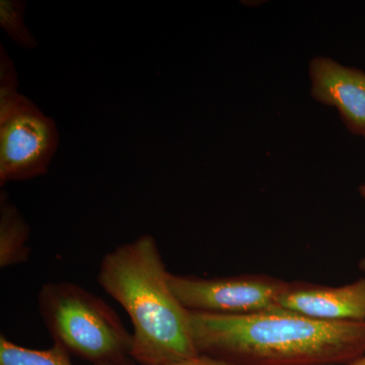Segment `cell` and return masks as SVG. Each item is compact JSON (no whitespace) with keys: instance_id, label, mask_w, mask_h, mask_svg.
Listing matches in <instances>:
<instances>
[{"instance_id":"cell-1","label":"cell","mask_w":365,"mask_h":365,"mask_svg":"<svg viewBox=\"0 0 365 365\" xmlns=\"http://www.w3.org/2000/svg\"><path fill=\"white\" fill-rule=\"evenodd\" d=\"M190 327L198 354L234 365H349L365 353V323L319 321L283 309L190 313Z\"/></svg>"},{"instance_id":"cell-2","label":"cell","mask_w":365,"mask_h":365,"mask_svg":"<svg viewBox=\"0 0 365 365\" xmlns=\"http://www.w3.org/2000/svg\"><path fill=\"white\" fill-rule=\"evenodd\" d=\"M155 237L143 235L108 252L100 287L131 321L130 357L140 365H169L196 356L187 311L173 292Z\"/></svg>"},{"instance_id":"cell-3","label":"cell","mask_w":365,"mask_h":365,"mask_svg":"<svg viewBox=\"0 0 365 365\" xmlns=\"http://www.w3.org/2000/svg\"><path fill=\"white\" fill-rule=\"evenodd\" d=\"M38 309L54 344L93 365L130 356L132 334L104 299L69 281L40 288Z\"/></svg>"},{"instance_id":"cell-4","label":"cell","mask_w":365,"mask_h":365,"mask_svg":"<svg viewBox=\"0 0 365 365\" xmlns=\"http://www.w3.org/2000/svg\"><path fill=\"white\" fill-rule=\"evenodd\" d=\"M54 120L20 93L0 96V185L48 173L58 150Z\"/></svg>"},{"instance_id":"cell-5","label":"cell","mask_w":365,"mask_h":365,"mask_svg":"<svg viewBox=\"0 0 365 365\" xmlns=\"http://www.w3.org/2000/svg\"><path fill=\"white\" fill-rule=\"evenodd\" d=\"M173 292L190 313L242 316L277 311L287 281L264 274L202 278L170 273Z\"/></svg>"},{"instance_id":"cell-6","label":"cell","mask_w":365,"mask_h":365,"mask_svg":"<svg viewBox=\"0 0 365 365\" xmlns=\"http://www.w3.org/2000/svg\"><path fill=\"white\" fill-rule=\"evenodd\" d=\"M278 307L319 321L365 323V278L342 287L288 282Z\"/></svg>"},{"instance_id":"cell-7","label":"cell","mask_w":365,"mask_h":365,"mask_svg":"<svg viewBox=\"0 0 365 365\" xmlns=\"http://www.w3.org/2000/svg\"><path fill=\"white\" fill-rule=\"evenodd\" d=\"M309 71L313 97L337 108L347 128L365 137L364 72L323 57L312 61Z\"/></svg>"},{"instance_id":"cell-8","label":"cell","mask_w":365,"mask_h":365,"mask_svg":"<svg viewBox=\"0 0 365 365\" xmlns=\"http://www.w3.org/2000/svg\"><path fill=\"white\" fill-rule=\"evenodd\" d=\"M31 230L19 209L9 200L6 191L0 193V267L26 263L30 258L28 246Z\"/></svg>"},{"instance_id":"cell-9","label":"cell","mask_w":365,"mask_h":365,"mask_svg":"<svg viewBox=\"0 0 365 365\" xmlns=\"http://www.w3.org/2000/svg\"><path fill=\"white\" fill-rule=\"evenodd\" d=\"M0 365H72L69 353L53 344L45 350L30 349L0 336Z\"/></svg>"},{"instance_id":"cell-10","label":"cell","mask_w":365,"mask_h":365,"mask_svg":"<svg viewBox=\"0 0 365 365\" xmlns=\"http://www.w3.org/2000/svg\"><path fill=\"white\" fill-rule=\"evenodd\" d=\"M26 4L23 0L0 1V26L9 39L26 50L36 49L38 41L25 23Z\"/></svg>"},{"instance_id":"cell-11","label":"cell","mask_w":365,"mask_h":365,"mask_svg":"<svg viewBox=\"0 0 365 365\" xmlns=\"http://www.w3.org/2000/svg\"><path fill=\"white\" fill-rule=\"evenodd\" d=\"M169 365H234L228 364L223 360L215 359V357L207 356V355L198 354L196 356L190 357V359L181 360V361L175 362Z\"/></svg>"},{"instance_id":"cell-12","label":"cell","mask_w":365,"mask_h":365,"mask_svg":"<svg viewBox=\"0 0 365 365\" xmlns=\"http://www.w3.org/2000/svg\"><path fill=\"white\" fill-rule=\"evenodd\" d=\"M130 356L120 357V359L109 360L96 365H134L130 361Z\"/></svg>"},{"instance_id":"cell-13","label":"cell","mask_w":365,"mask_h":365,"mask_svg":"<svg viewBox=\"0 0 365 365\" xmlns=\"http://www.w3.org/2000/svg\"><path fill=\"white\" fill-rule=\"evenodd\" d=\"M349 365H365V353L359 359L355 360V361H353Z\"/></svg>"},{"instance_id":"cell-14","label":"cell","mask_w":365,"mask_h":365,"mask_svg":"<svg viewBox=\"0 0 365 365\" xmlns=\"http://www.w3.org/2000/svg\"><path fill=\"white\" fill-rule=\"evenodd\" d=\"M359 193H360V195H361L362 197H364V198H365V184L362 185V186H360ZM364 266L365 267V261H364Z\"/></svg>"},{"instance_id":"cell-15","label":"cell","mask_w":365,"mask_h":365,"mask_svg":"<svg viewBox=\"0 0 365 365\" xmlns=\"http://www.w3.org/2000/svg\"><path fill=\"white\" fill-rule=\"evenodd\" d=\"M329 365H335V364H329Z\"/></svg>"}]
</instances>
